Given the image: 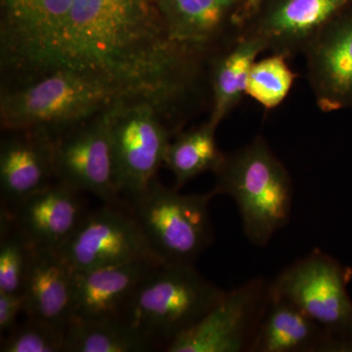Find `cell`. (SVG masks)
<instances>
[{
	"mask_svg": "<svg viewBox=\"0 0 352 352\" xmlns=\"http://www.w3.org/2000/svg\"><path fill=\"white\" fill-rule=\"evenodd\" d=\"M206 58L168 38L153 0H75L41 78L56 69L95 76L171 120L198 88Z\"/></svg>",
	"mask_w": 352,
	"mask_h": 352,
	"instance_id": "cell-1",
	"label": "cell"
},
{
	"mask_svg": "<svg viewBox=\"0 0 352 352\" xmlns=\"http://www.w3.org/2000/svg\"><path fill=\"white\" fill-rule=\"evenodd\" d=\"M214 173V190L235 201L247 239L256 247H266L291 217L294 185L286 166L267 141L258 136L226 153Z\"/></svg>",
	"mask_w": 352,
	"mask_h": 352,
	"instance_id": "cell-2",
	"label": "cell"
},
{
	"mask_svg": "<svg viewBox=\"0 0 352 352\" xmlns=\"http://www.w3.org/2000/svg\"><path fill=\"white\" fill-rule=\"evenodd\" d=\"M126 98L95 76L56 69L27 85L3 90L0 120L7 131H38L55 138Z\"/></svg>",
	"mask_w": 352,
	"mask_h": 352,
	"instance_id": "cell-3",
	"label": "cell"
},
{
	"mask_svg": "<svg viewBox=\"0 0 352 352\" xmlns=\"http://www.w3.org/2000/svg\"><path fill=\"white\" fill-rule=\"evenodd\" d=\"M195 264H162L139 284L122 320L166 351L194 327L226 294Z\"/></svg>",
	"mask_w": 352,
	"mask_h": 352,
	"instance_id": "cell-4",
	"label": "cell"
},
{
	"mask_svg": "<svg viewBox=\"0 0 352 352\" xmlns=\"http://www.w3.org/2000/svg\"><path fill=\"white\" fill-rule=\"evenodd\" d=\"M215 196L214 189L204 194H182L156 178L126 201L162 263L195 264L214 242L210 204Z\"/></svg>",
	"mask_w": 352,
	"mask_h": 352,
	"instance_id": "cell-5",
	"label": "cell"
},
{
	"mask_svg": "<svg viewBox=\"0 0 352 352\" xmlns=\"http://www.w3.org/2000/svg\"><path fill=\"white\" fill-rule=\"evenodd\" d=\"M168 120V115L148 99H122L111 106L113 168L124 201L138 195L157 178L176 134L166 124Z\"/></svg>",
	"mask_w": 352,
	"mask_h": 352,
	"instance_id": "cell-6",
	"label": "cell"
},
{
	"mask_svg": "<svg viewBox=\"0 0 352 352\" xmlns=\"http://www.w3.org/2000/svg\"><path fill=\"white\" fill-rule=\"evenodd\" d=\"M346 270L336 259L314 250L285 268L273 281L274 295L287 298L321 326L330 337V351L352 349V302Z\"/></svg>",
	"mask_w": 352,
	"mask_h": 352,
	"instance_id": "cell-7",
	"label": "cell"
},
{
	"mask_svg": "<svg viewBox=\"0 0 352 352\" xmlns=\"http://www.w3.org/2000/svg\"><path fill=\"white\" fill-rule=\"evenodd\" d=\"M111 106L54 138L55 182L103 204L126 206L116 182Z\"/></svg>",
	"mask_w": 352,
	"mask_h": 352,
	"instance_id": "cell-8",
	"label": "cell"
},
{
	"mask_svg": "<svg viewBox=\"0 0 352 352\" xmlns=\"http://www.w3.org/2000/svg\"><path fill=\"white\" fill-rule=\"evenodd\" d=\"M271 300V282L261 277L226 291L219 302L166 351L250 352Z\"/></svg>",
	"mask_w": 352,
	"mask_h": 352,
	"instance_id": "cell-9",
	"label": "cell"
},
{
	"mask_svg": "<svg viewBox=\"0 0 352 352\" xmlns=\"http://www.w3.org/2000/svg\"><path fill=\"white\" fill-rule=\"evenodd\" d=\"M58 252L74 271L95 270L138 259L162 263L127 205L104 204L103 207L87 212L76 232Z\"/></svg>",
	"mask_w": 352,
	"mask_h": 352,
	"instance_id": "cell-10",
	"label": "cell"
},
{
	"mask_svg": "<svg viewBox=\"0 0 352 352\" xmlns=\"http://www.w3.org/2000/svg\"><path fill=\"white\" fill-rule=\"evenodd\" d=\"M351 7L352 0H263L242 34L289 58L302 53L325 25Z\"/></svg>",
	"mask_w": 352,
	"mask_h": 352,
	"instance_id": "cell-11",
	"label": "cell"
},
{
	"mask_svg": "<svg viewBox=\"0 0 352 352\" xmlns=\"http://www.w3.org/2000/svg\"><path fill=\"white\" fill-rule=\"evenodd\" d=\"M171 41L214 56L243 32L242 6L231 0H153Z\"/></svg>",
	"mask_w": 352,
	"mask_h": 352,
	"instance_id": "cell-12",
	"label": "cell"
},
{
	"mask_svg": "<svg viewBox=\"0 0 352 352\" xmlns=\"http://www.w3.org/2000/svg\"><path fill=\"white\" fill-rule=\"evenodd\" d=\"M302 53L322 112L352 109V7L325 25Z\"/></svg>",
	"mask_w": 352,
	"mask_h": 352,
	"instance_id": "cell-13",
	"label": "cell"
},
{
	"mask_svg": "<svg viewBox=\"0 0 352 352\" xmlns=\"http://www.w3.org/2000/svg\"><path fill=\"white\" fill-rule=\"evenodd\" d=\"M80 195L55 182L1 212L32 247L59 252L87 214Z\"/></svg>",
	"mask_w": 352,
	"mask_h": 352,
	"instance_id": "cell-14",
	"label": "cell"
},
{
	"mask_svg": "<svg viewBox=\"0 0 352 352\" xmlns=\"http://www.w3.org/2000/svg\"><path fill=\"white\" fill-rule=\"evenodd\" d=\"M162 264L154 259H138L75 271L72 321L122 320L139 284Z\"/></svg>",
	"mask_w": 352,
	"mask_h": 352,
	"instance_id": "cell-15",
	"label": "cell"
},
{
	"mask_svg": "<svg viewBox=\"0 0 352 352\" xmlns=\"http://www.w3.org/2000/svg\"><path fill=\"white\" fill-rule=\"evenodd\" d=\"M0 146L1 206L11 207L52 184L54 138L38 131H10Z\"/></svg>",
	"mask_w": 352,
	"mask_h": 352,
	"instance_id": "cell-16",
	"label": "cell"
},
{
	"mask_svg": "<svg viewBox=\"0 0 352 352\" xmlns=\"http://www.w3.org/2000/svg\"><path fill=\"white\" fill-rule=\"evenodd\" d=\"M74 276L59 252L32 247L23 291L27 316L66 330L73 319Z\"/></svg>",
	"mask_w": 352,
	"mask_h": 352,
	"instance_id": "cell-17",
	"label": "cell"
},
{
	"mask_svg": "<svg viewBox=\"0 0 352 352\" xmlns=\"http://www.w3.org/2000/svg\"><path fill=\"white\" fill-rule=\"evenodd\" d=\"M330 342L326 331L300 307L272 293L250 352H329Z\"/></svg>",
	"mask_w": 352,
	"mask_h": 352,
	"instance_id": "cell-18",
	"label": "cell"
},
{
	"mask_svg": "<svg viewBox=\"0 0 352 352\" xmlns=\"http://www.w3.org/2000/svg\"><path fill=\"white\" fill-rule=\"evenodd\" d=\"M267 51L258 38L242 34L210 60L212 110L208 122L217 127L230 115L245 96L252 64Z\"/></svg>",
	"mask_w": 352,
	"mask_h": 352,
	"instance_id": "cell-19",
	"label": "cell"
},
{
	"mask_svg": "<svg viewBox=\"0 0 352 352\" xmlns=\"http://www.w3.org/2000/svg\"><path fill=\"white\" fill-rule=\"evenodd\" d=\"M217 129L207 120L188 131H178L171 139L164 166L173 173L175 189L219 168L226 153L220 151L217 145Z\"/></svg>",
	"mask_w": 352,
	"mask_h": 352,
	"instance_id": "cell-20",
	"label": "cell"
},
{
	"mask_svg": "<svg viewBox=\"0 0 352 352\" xmlns=\"http://www.w3.org/2000/svg\"><path fill=\"white\" fill-rule=\"evenodd\" d=\"M65 333V352L157 351L150 340L120 319L72 321Z\"/></svg>",
	"mask_w": 352,
	"mask_h": 352,
	"instance_id": "cell-21",
	"label": "cell"
},
{
	"mask_svg": "<svg viewBox=\"0 0 352 352\" xmlns=\"http://www.w3.org/2000/svg\"><path fill=\"white\" fill-rule=\"evenodd\" d=\"M289 57L281 53L256 60L248 78L245 96L266 110L279 107L291 92L298 75L289 67Z\"/></svg>",
	"mask_w": 352,
	"mask_h": 352,
	"instance_id": "cell-22",
	"label": "cell"
},
{
	"mask_svg": "<svg viewBox=\"0 0 352 352\" xmlns=\"http://www.w3.org/2000/svg\"><path fill=\"white\" fill-rule=\"evenodd\" d=\"M32 245L0 212V293L23 294Z\"/></svg>",
	"mask_w": 352,
	"mask_h": 352,
	"instance_id": "cell-23",
	"label": "cell"
},
{
	"mask_svg": "<svg viewBox=\"0 0 352 352\" xmlns=\"http://www.w3.org/2000/svg\"><path fill=\"white\" fill-rule=\"evenodd\" d=\"M65 329L28 316L15 328L2 336L1 352H65Z\"/></svg>",
	"mask_w": 352,
	"mask_h": 352,
	"instance_id": "cell-24",
	"label": "cell"
},
{
	"mask_svg": "<svg viewBox=\"0 0 352 352\" xmlns=\"http://www.w3.org/2000/svg\"><path fill=\"white\" fill-rule=\"evenodd\" d=\"M38 0H1L0 38L13 32Z\"/></svg>",
	"mask_w": 352,
	"mask_h": 352,
	"instance_id": "cell-25",
	"label": "cell"
},
{
	"mask_svg": "<svg viewBox=\"0 0 352 352\" xmlns=\"http://www.w3.org/2000/svg\"><path fill=\"white\" fill-rule=\"evenodd\" d=\"M25 311L23 294L0 293V335L4 336L17 326L18 317Z\"/></svg>",
	"mask_w": 352,
	"mask_h": 352,
	"instance_id": "cell-26",
	"label": "cell"
},
{
	"mask_svg": "<svg viewBox=\"0 0 352 352\" xmlns=\"http://www.w3.org/2000/svg\"><path fill=\"white\" fill-rule=\"evenodd\" d=\"M263 1V0H245L244 6H243L242 12H241V21H242L243 27L258 10Z\"/></svg>",
	"mask_w": 352,
	"mask_h": 352,
	"instance_id": "cell-27",
	"label": "cell"
},
{
	"mask_svg": "<svg viewBox=\"0 0 352 352\" xmlns=\"http://www.w3.org/2000/svg\"><path fill=\"white\" fill-rule=\"evenodd\" d=\"M231 1H234L236 2V3L240 4V6H242L243 8V6H244L245 0H231ZM241 12H242V11H241Z\"/></svg>",
	"mask_w": 352,
	"mask_h": 352,
	"instance_id": "cell-28",
	"label": "cell"
}]
</instances>
